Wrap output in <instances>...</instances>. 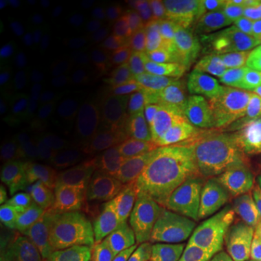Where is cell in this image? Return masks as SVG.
I'll return each mask as SVG.
<instances>
[{"instance_id":"32","label":"cell","mask_w":261,"mask_h":261,"mask_svg":"<svg viewBox=\"0 0 261 261\" xmlns=\"http://www.w3.org/2000/svg\"><path fill=\"white\" fill-rule=\"evenodd\" d=\"M20 10L31 19H41L48 14L49 5L43 0H20Z\"/></svg>"},{"instance_id":"26","label":"cell","mask_w":261,"mask_h":261,"mask_svg":"<svg viewBox=\"0 0 261 261\" xmlns=\"http://www.w3.org/2000/svg\"><path fill=\"white\" fill-rule=\"evenodd\" d=\"M87 248H88V236L78 232L73 227H68L61 261H82L87 254Z\"/></svg>"},{"instance_id":"30","label":"cell","mask_w":261,"mask_h":261,"mask_svg":"<svg viewBox=\"0 0 261 261\" xmlns=\"http://www.w3.org/2000/svg\"><path fill=\"white\" fill-rule=\"evenodd\" d=\"M219 9H221V2L219 0H195V2L190 4L189 14L194 20L203 22V20L212 19L219 12Z\"/></svg>"},{"instance_id":"10","label":"cell","mask_w":261,"mask_h":261,"mask_svg":"<svg viewBox=\"0 0 261 261\" xmlns=\"http://www.w3.org/2000/svg\"><path fill=\"white\" fill-rule=\"evenodd\" d=\"M34 122V103L31 100H15L0 114V136L15 138L25 133Z\"/></svg>"},{"instance_id":"3","label":"cell","mask_w":261,"mask_h":261,"mask_svg":"<svg viewBox=\"0 0 261 261\" xmlns=\"http://www.w3.org/2000/svg\"><path fill=\"white\" fill-rule=\"evenodd\" d=\"M184 239L178 232L158 229L141 239L133 261H184Z\"/></svg>"},{"instance_id":"25","label":"cell","mask_w":261,"mask_h":261,"mask_svg":"<svg viewBox=\"0 0 261 261\" xmlns=\"http://www.w3.org/2000/svg\"><path fill=\"white\" fill-rule=\"evenodd\" d=\"M24 185V170L20 165H7L0 171V198H12Z\"/></svg>"},{"instance_id":"38","label":"cell","mask_w":261,"mask_h":261,"mask_svg":"<svg viewBox=\"0 0 261 261\" xmlns=\"http://www.w3.org/2000/svg\"><path fill=\"white\" fill-rule=\"evenodd\" d=\"M63 5L68 10H71V12H80L85 7V2L83 0H65Z\"/></svg>"},{"instance_id":"4","label":"cell","mask_w":261,"mask_h":261,"mask_svg":"<svg viewBox=\"0 0 261 261\" xmlns=\"http://www.w3.org/2000/svg\"><path fill=\"white\" fill-rule=\"evenodd\" d=\"M163 158L165 149L161 144L154 143V141H139L130 146L121 161L122 178L133 180L138 176L149 175L151 170L160 166Z\"/></svg>"},{"instance_id":"35","label":"cell","mask_w":261,"mask_h":261,"mask_svg":"<svg viewBox=\"0 0 261 261\" xmlns=\"http://www.w3.org/2000/svg\"><path fill=\"white\" fill-rule=\"evenodd\" d=\"M93 10L100 19H112L117 14V4L114 0H97L93 4Z\"/></svg>"},{"instance_id":"13","label":"cell","mask_w":261,"mask_h":261,"mask_svg":"<svg viewBox=\"0 0 261 261\" xmlns=\"http://www.w3.org/2000/svg\"><path fill=\"white\" fill-rule=\"evenodd\" d=\"M34 151L43 160H55L63 151V134L55 121H44L39 124L33 136Z\"/></svg>"},{"instance_id":"28","label":"cell","mask_w":261,"mask_h":261,"mask_svg":"<svg viewBox=\"0 0 261 261\" xmlns=\"http://www.w3.org/2000/svg\"><path fill=\"white\" fill-rule=\"evenodd\" d=\"M102 48V39L98 38L97 33H92V31H83L73 39V51L82 58H93L100 53Z\"/></svg>"},{"instance_id":"12","label":"cell","mask_w":261,"mask_h":261,"mask_svg":"<svg viewBox=\"0 0 261 261\" xmlns=\"http://www.w3.org/2000/svg\"><path fill=\"white\" fill-rule=\"evenodd\" d=\"M161 181L154 175L138 176L133 180H124L121 185V198L129 205H143V203L151 202L160 194Z\"/></svg>"},{"instance_id":"22","label":"cell","mask_w":261,"mask_h":261,"mask_svg":"<svg viewBox=\"0 0 261 261\" xmlns=\"http://www.w3.org/2000/svg\"><path fill=\"white\" fill-rule=\"evenodd\" d=\"M100 85H102V80H100V73H98L97 68L87 66L78 71L76 87H78V98H80V102L93 103Z\"/></svg>"},{"instance_id":"20","label":"cell","mask_w":261,"mask_h":261,"mask_svg":"<svg viewBox=\"0 0 261 261\" xmlns=\"http://www.w3.org/2000/svg\"><path fill=\"white\" fill-rule=\"evenodd\" d=\"M234 261H261V219L243 227L238 238Z\"/></svg>"},{"instance_id":"9","label":"cell","mask_w":261,"mask_h":261,"mask_svg":"<svg viewBox=\"0 0 261 261\" xmlns=\"http://www.w3.org/2000/svg\"><path fill=\"white\" fill-rule=\"evenodd\" d=\"M254 68L251 65L239 63L224 73L222 76L216 78L214 90L221 98L231 100V98H241L254 83Z\"/></svg>"},{"instance_id":"14","label":"cell","mask_w":261,"mask_h":261,"mask_svg":"<svg viewBox=\"0 0 261 261\" xmlns=\"http://www.w3.org/2000/svg\"><path fill=\"white\" fill-rule=\"evenodd\" d=\"M22 63L25 70L29 71L31 78L39 83V85H49V83H56L58 80V70H56L55 60L46 53L44 49L31 48L24 53Z\"/></svg>"},{"instance_id":"39","label":"cell","mask_w":261,"mask_h":261,"mask_svg":"<svg viewBox=\"0 0 261 261\" xmlns=\"http://www.w3.org/2000/svg\"><path fill=\"white\" fill-rule=\"evenodd\" d=\"M256 144H258V148L261 149V126H259V129L256 130Z\"/></svg>"},{"instance_id":"21","label":"cell","mask_w":261,"mask_h":261,"mask_svg":"<svg viewBox=\"0 0 261 261\" xmlns=\"http://www.w3.org/2000/svg\"><path fill=\"white\" fill-rule=\"evenodd\" d=\"M71 189L80 195H95V192L103 185L102 171L88 163H76L70 173Z\"/></svg>"},{"instance_id":"8","label":"cell","mask_w":261,"mask_h":261,"mask_svg":"<svg viewBox=\"0 0 261 261\" xmlns=\"http://www.w3.org/2000/svg\"><path fill=\"white\" fill-rule=\"evenodd\" d=\"M203 100V93L197 87H173L158 93L156 106L170 116H184L197 109Z\"/></svg>"},{"instance_id":"29","label":"cell","mask_w":261,"mask_h":261,"mask_svg":"<svg viewBox=\"0 0 261 261\" xmlns=\"http://www.w3.org/2000/svg\"><path fill=\"white\" fill-rule=\"evenodd\" d=\"M127 251V236L106 243L90 254L88 261H122Z\"/></svg>"},{"instance_id":"15","label":"cell","mask_w":261,"mask_h":261,"mask_svg":"<svg viewBox=\"0 0 261 261\" xmlns=\"http://www.w3.org/2000/svg\"><path fill=\"white\" fill-rule=\"evenodd\" d=\"M184 261H234V256L217 238L200 236L185 249Z\"/></svg>"},{"instance_id":"31","label":"cell","mask_w":261,"mask_h":261,"mask_svg":"<svg viewBox=\"0 0 261 261\" xmlns=\"http://www.w3.org/2000/svg\"><path fill=\"white\" fill-rule=\"evenodd\" d=\"M144 29H146V15L136 12L133 15H129L127 20L124 22L121 29V38L124 41H134L143 34Z\"/></svg>"},{"instance_id":"17","label":"cell","mask_w":261,"mask_h":261,"mask_svg":"<svg viewBox=\"0 0 261 261\" xmlns=\"http://www.w3.org/2000/svg\"><path fill=\"white\" fill-rule=\"evenodd\" d=\"M238 58H239L238 49L217 44L203 53L200 65L207 75L219 78V76H222L224 73H227L229 70H232L236 65H239Z\"/></svg>"},{"instance_id":"27","label":"cell","mask_w":261,"mask_h":261,"mask_svg":"<svg viewBox=\"0 0 261 261\" xmlns=\"http://www.w3.org/2000/svg\"><path fill=\"white\" fill-rule=\"evenodd\" d=\"M234 107L243 116L261 119V80L254 83L241 98H238Z\"/></svg>"},{"instance_id":"18","label":"cell","mask_w":261,"mask_h":261,"mask_svg":"<svg viewBox=\"0 0 261 261\" xmlns=\"http://www.w3.org/2000/svg\"><path fill=\"white\" fill-rule=\"evenodd\" d=\"M214 38L222 46H229L234 49L249 43L246 22H243L236 15H226L219 19V22L214 25Z\"/></svg>"},{"instance_id":"2","label":"cell","mask_w":261,"mask_h":261,"mask_svg":"<svg viewBox=\"0 0 261 261\" xmlns=\"http://www.w3.org/2000/svg\"><path fill=\"white\" fill-rule=\"evenodd\" d=\"M68 227L56 219L36 224L29 236L25 261H61Z\"/></svg>"},{"instance_id":"34","label":"cell","mask_w":261,"mask_h":261,"mask_svg":"<svg viewBox=\"0 0 261 261\" xmlns=\"http://www.w3.org/2000/svg\"><path fill=\"white\" fill-rule=\"evenodd\" d=\"M248 29V41L256 49H261V12L251 15L246 22Z\"/></svg>"},{"instance_id":"6","label":"cell","mask_w":261,"mask_h":261,"mask_svg":"<svg viewBox=\"0 0 261 261\" xmlns=\"http://www.w3.org/2000/svg\"><path fill=\"white\" fill-rule=\"evenodd\" d=\"M63 192V178L58 165L41 166L33 180V202L39 211H49L60 202Z\"/></svg>"},{"instance_id":"23","label":"cell","mask_w":261,"mask_h":261,"mask_svg":"<svg viewBox=\"0 0 261 261\" xmlns=\"http://www.w3.org/2000/svg\"><path fill=\"white\" fill-rule=\"evenodd\" d=\"M117 103V83L112 78L102 80V85L98 88L97 97L93 100V112L98 119H106L114 111Z\"/></svg>"},{"instance_id":"24","label":"cell","mask_w":261,"mask_h":261,"mask_svg":"<svg viewBox=\"0 0 261 261\" xmlns=\"http://www.w3.org/2000/svg\"><path fill=\"white\" fill-rule=\"evenodd\" d=\"M53 97L56 103L61 109H73L80 102L78 98V87H76V76L63 75L60 76L53 85Z\"/></svg>"},{"instance_id":"1","label":"cell","mask_w":261,"mask_h":261,"mask_svg":"<svg viewBox=\"0 0 261 261\" xmlns=\"http://www.w3.org/2000/svg\"><path fill=\"white\" fill-rule=\"evenodd\" d=\"M212 141L216 148L232 168H244L249 165L253 148L256 144V133L241 116L221 114L214 119L211 127Z\"/></svg>"},{"instance_id":"37","label":"cell","mask_w":261,"mask_h":261,"mask_svg":"<svg viewBox=\"0 0 261 261\" xmlns=\"http://www.w3.org/2000/svg\"><path fill=\"white\" fill-rule=\"evenodd\" d=\"M246 192L249 195H253L254 198H256L258 202H261V170H259V173L256 176V180H254L251 185L246 187Z\"/></svg>"},{"instance_id":"40","label":"cell","mask_w":261,"mask_h":261,"mask_svg":"<svg viewBox=\"0 0 261 261\" xmlns=\"http://www.w3.org/2000/svg\"><path fill=\"white\" fill-rule=\"evenodd\" d=\"M254 214H256V217H258V219H261V202H258V207H256V212H254Z\"/></svg>"},{"instance_id":"7","label":"cell","mask_w":261,"mask_h":261,"mask_svg":"<svg viewBox=\"0 0 261 261\" xmlns=\"http://www.w3.org/2000/svg\"><path fill=\"white\" fill-rule=\"evenodd\" d=\"M203 187H205V175L194 161H181L175 165L166 176V189L175 197L200 194Z\"/></svg>"},{"instance_id":"16","label":"cell","mask_w":261,"mask_h":261,"mask_svg":"<svg viewBox=\"0 0 261 261\" xmlns=\"http://www.w3.org/2000/svg\"><path fill=\"white\" fill-rule=\"evenodd\" d=\"M197 51V39L192 33L176 31L168 34L161 43V55L171 63H187Z\"/></svg>"},{"instance_id":"5","label":"cell","mask_w":261,"mask_h":261,"mask_svg":"<svg viewBox=\"0 0 261 261\" xmlns=\"http://www.w3.org/2000/svg\"><path fill=\"white\" fill-rule=\"evenodd\" d=\"M165 134L170 144L189 153H202L212 143V134L205 126L184 117L171 119L166 124Z\"/></svg>"},{"instance_id":"36","label":"cell","mask_w":261,"mask_h":261,"mask_svg":"<svg viewBox=\"0 0 261 261\" xmlns=\"http://www.w3.org/2000/svg\"><path fill=\"white\" fill-rule=\"evenodd\" d=\"M19 10H20V5L19 2H15V0H0V20H2V22L10 20Z\"/></svg>"},{"instance_id":"11","label":"cell","mask_w":261,"mask_h":261,"mask_svg":"<svg viewBox=\"0 0 261 261\" xmlns=\"http://www.w3.org/2000/svg\"><path fill=\"white\" fill-rule=\"evenodd\" d=\"M130 227V219L124 212L109 211L97 217L95 226H93L92 238L97 243H111L116 239L126 238L127 229Z\"/></svg>"},{"instance_id":"19","label":"cell","mask_w":261,"mask_h":261,"mask_svg":"<svg viewBox=\"0 0 261 261\" xmlns=\"http://www.w3.org/2000/svg\"><path fill=\"white\" fill-rule=\"evenodd\" d=\"M98 198L95 195H78L71 208V226L78 232L92 236L93 226L97 221Z\"/></svg>"},{"instance_id":"33","label":"cell","mask_w":261,"mask_h":261,"mask_svg":"<svg viewBox=\"0 0 261 261\" xmlns=\"http://www.w3.org/2000/svg\"><path fill=\"white\" fill-rule=\"evenodd\" d=\"M17 256V249H15V243L12 236L2 229L0 232V261H15Z\"/></svg>"}]
</instances>
